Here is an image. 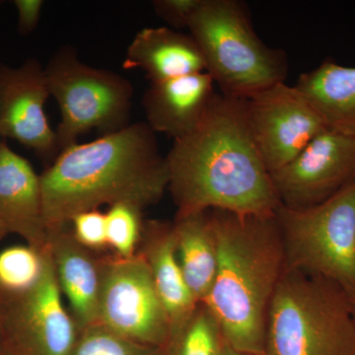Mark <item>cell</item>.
I'll use <instances>...</instances> for the list:
<instances>
[{"instance_id":"obj_1","label":"cell","mask_w":355,"mask_h":355,"mask_svg":"<svg viewBox=\"0 0 355 355\" xmlns=\"http://www.w3.org/2000/svg\"><path fill=\"white\" fill-rule=\"evenodd\" d=\"M176 216L209 210L273 216L280 205L248 125L244 100L216 94L197 128L166 156Z\"/></svg>"},{"instance_id":"obj_16","label":"cell","mask_w":355,"mask_h":355,"mask_svg":"<svg viewBox=\"0 0 355 355\" xmlns=\"http://www.w3.org/2000/svg\"><path fill=\"white\" fill-rule=\"evenodd\" d=\"M137 252L146 259L159 296L167 311L171 338L190 320L198 305L184 280L178 260L173 223L144 221Z\"/></svg>"},{"instance_id":"obj_23","label":"cell","mask_w":355,"mask_h":355,"mask_svg":"<svg viewBox=\"0 0 355 355\" xmlns=\"http://www.w3.org/2000/svg\"><path fill=\"white\" fill-rule=\"evenodd\" d=\"M71 355H166V352L163 347L135 342L97 323L79 331Z\"/></svg>"},{"instance_id":"obj_21","label":"cell","mask_w":355,"mask_h":355,"mask_svg":"<svg viewBox=\"0 0 355 355\" xmlns=\"http://www.w3.org/2000/svg\"><path fill=\"white\" fill-rule=\"evenodd\" d=\"M46 252L28 245L0 252V292L3 297L17 295L37 284L43 273Z\"/></svg>"},{"instance_id":"obj_19","label":"cell","mask_w":355,"mask_h":355,"mask_svg":"<svg viewBox=\"0 0 355 355\" xmlns=\"http://www.w3.org/2000/svg\"><path fill=\"white\" fill-rule=\"evenodd\" d=\"M173 226L178 260L184 280L200 304L209 295L218 265L216 234L209 212L176 216Z\"/></svg>"},{"instance_id":"obj_30","label":"cell","mask_w":355,"mask_h":355,"mask_svg":"<svg viewBox=\"0 0 355 355\" xmlns=\"http://www.w3.org/2000/svg\"><path fill=\"white\" fill-rule=\"evenodd\" d=\"M4 297L0 292V334H1L2 320H3Z\"/></svg>"},{"instance_id":"obj_29","label":"cell","mask_w":355,"mask_h":355,"mask_svg":"<svg viewBox=\"0 0 355 355\" xmlns=\"http://www.w3.org/2000/svg\"><path fill=\"white\" fill-rule=\"evenodd\" d=\"M347 295L349 299L350 309H352V315L355 320V289H347Z\"/></svg>"},{"instance_id":"obj_7","label":"cell","mask_w":355,"mask_h":355,"mask_svg":"<svg viewBox=\"0 0 355 355\" xmlns=\"http://www.w3.org/2000/svg\"><path fill=\"white\" fill-rule=\"evenodd\" d=\"M44 74L60 110L55 130L60 151L91 130L107 135L130 125L132 84L111 70L84 64L73 46L55 51Z\"/></svg>"},{"instance_id":"obj_12","label":"cell","mask_w":355,"mask_h":355,"mask_svg":"<svg viewBox=\"0 0 355 355\" xmlns=\"http://www.w3.org/2000/svg\"><path fill=\"white\" fill-rule=\"evenodd\" d=\"M49 97L44 67L37 58L18 67L0 62V137L19 142L46 166L60 153L44 112Z\"/></svg>"},{"instance_id":"obj_26","label":"cell","mask_w":355,"mask_h":355,"mask_svg":"<svg viewBox=\"0 0 355 355\" xmlns=\"http://www.w3.org/2000/svg\"><path fill=\"white\" fill-rule=\"evenodd\" d=\"M17 10V30L21 36L31 34L38 27L41 19L43 0H14Z\"/></svg>"},{"instance_id":"obj_5","label":"cell","mask_w":355,"mask_h":355,"mask_svg":"<svg viewBox=\"0 0 355 355\" xmlns=\"http://www.w3.org/2000/svg\"><path fill=\"white\" fill-rule=\"evenodd\" d=\"M188 29L222 95L246 100L286 83V53L261 41L244 2L202 0Z\"/></svg>"},{"instance_id":"obj_6","label":"cell","mask_w":355,"mask_h":355,"mask_svg":"<svg viewBox=\"0 0 355 355\" xmlns=\"http://www.w3.org/2000/svg\"><path fill=\"white\" fill-rule=\"evenodd\" d=\"M286 270L323 277L355 289V181L306 209L275 211Z\"/></svg>"},{"instance_id":"obj_18","label":"cell","mask_w":355,"mask_h":355,"mask_svg":"<svg viewBox=\"0 0 355 355\" xmlns=\"http://www.w3.org/2000/svg\"><path fill=\"white\" fill-rule=\"evenodd\" d=\"M304 95L328 130L355 139V67L331 58L298 77Z\"/></svg>"},{"instance_id":"obj_9","label":"cell","mask_w":355,"mask_h":355,"mask_svg":"<svg viewBox=\"0 0 355 355\" xmlns=\"http://www.w3.org/2000/svg\"><path fill=\"white\" fill-rule=\"evenodd\" d=\"M78 335L62 300L48 248L37 284L4 297L2 338L15 355H71Z\"/></svg>"},{"instance_id":"obj_25","label":"cell","mask_w":355,"mask_h":355,"mask_svg":"<svg viewBox=\"0 0 355 355\" xmlns=\"http://www.w3.org/2000/svg\"><path fill=\"white\" fill-rule=\"evenodd\" d=\"M202 0H154L156 15L175 29H184Z\"/></svg>"},{"instance_id":"obj_11","label":"cell","mask_w":355,"mask_h":355,"mask_svg":"<svg viewBox=\"0 0 355 355\" xmlns=\"http://www.w3.org/2000/svg\"><path fill=\"white\" fill-rule=\"evenodd\" d=\"M270 176L280 205H319L355 181V139L327 128Z\"/></svg>"},{"instance_id":"obj_13","label":"cell","mask_w":355,"mask_h":355,"mask_svg":"<svg viewBox=\"0 0 355 355\" xmlns=\"http://www.w3.org/2000/svg\"><path fill=\"white\" fill-rule=\"evenodd\" d=\"M0 223L40 252L48 248L41 180L31 163L6 141L0 146Z\"/></svg>"},{"instance_id":"obj_17","label":"cell","mask_w":355,"mask_h":355,"mask_svg":"<svg viewBox=\"0 0 355 355\" xmlns=\"http://www.w3.org/2000/svg\"><path fill=\"white\" fill-rule=\"evenodd\" d=\"M123 67L144 70L151 83L207 71L195 39L166 27L140 30L128 46Z\"/></svg>"},{"instance_id":"obj_15","label":"cell","mask_w":355,"mask_h":355,"mask_svg":"<svg viewBox=\"0 0 355 355\" xmlns=\"http://www.w3.org/2000/svg\"><path fill=\"white\" fill-rule=\"evenodd\" d=\"M214 84L207 71L151 83L142 99L147 125L174 140L189 135L216 95Z\"/></svg>"},{"instance_id":"obj_27","label":"cell","mask_w":355,"mask_h":355,"mask_svg":"<svg viewBox=\"0 0 355 355\" xmlns=\"http://www.w3.org/2000/svg\"><path fill=\"white\" fill-rule=\"evenodd\" d=\"M219 355H257L252 354H247V352H240V350H237L233 349L232 347L228 345L227 343L224 340L223 345H222L220 354Z\"/></svg>"},{"instance_id":"obj_3","label":"cell","mask_w":355,"mask_h":355,"mask_svg":"<svg viewBox=\"0 0 355 355\" xmlns=\"http://www.w3.org/2000/svg\"><path fill=\"white\" fill-rule=\"evenodd\" d=\"M209 212L218 265L216 279L202 304L216 318L230 347L247 354L266 355L268 310L286 270L275 214Z\"/></svg>"},{"instance_id":"obj_28","label":"cell","mask_w":355,"mask_h":355,"mask_svg":"<svg viewBox=\"0 0 355 355\" xmlns=\"http://www.w3.org/2000/svg\"><path fill=\"white\" fill-rule=\"evenodd\" d=\"M0 355H15L10 347L7 345L6 340L2 338L1 334H0Z\"/></svg>"},{"instance_id":"obj_8","label":"cell","mask_w":355,"mask_h":355,"mask_svg":"<svg viewBox=\"0 0 355 355\" xmlns=\"http://www.w3.org/2000/svg\"><path fill=\"white\" fill-rule=\"evenodd\" d=\"M98 324L135 342L167 347L169 317L139 252L127 259L101 254Z\"/></svg>"},{"instance_id":"obj_2","label":"cell","mask_w":355,"mask_h":355,"mask_svg":"<svg viewBox=\"0 0 355 355\" xmlns=\"http://www.w3.org/2000/svg\"><path fill=\"white\" fill-rule=\"evenodd\" d=\"M48 229L69 225L80 212L127 202L141 209L169 186L167 159L146 123L62 149L40 175Z\"/></svg>"},{"instance_id":"obj_4","label":"cell","mask_w":355,"mask_h":355,"mask_svg":"<svg viewBox=\"0 0 355 355\" xmlns=\"http://www.w3.org/2000/svg\"><path fill=\"white\" fill-rule=\"evenodd\" d=\"M266 355H355V320L345 289L284 270L268 310Z\"/></svg>"},{"instance_id":"obj_22","label":"cell","mask_w":355,"mask_h":355,"mask_svg":"<svg viewBox=\"0 0 355 355\" xmlns=\"http://www.w3.org/2000/svg\"><path fill=\"white\" fill-rule=\"evenodd\" d=\"M142 210L127 202L110 205L106 216L107 240L113 254L121 258H132L139 251L141 240Z\"/></svg>"},{"instance_id":"obj_24","label":"cell","mask_w":355,"mask_h":355,"mask_svg":"<svg viewBox=\"0 0 355 355\" xmlns=\"http://www.w3.org/2000/svg\"><path fill=\"white\" fill-rule=\"evenodd\" d=\"M77 241L95 253H101L108 247L106 216L99 209L76 214L70 222Z\"/></svg>"},{"instance_id":"obj_20","label":"cell","mask_w":355,"mask_h":355,"mask_svg":"<svg viewBox=\"0 0 355 355\" xmlns=\"http://www.w3.org/2000/svg\"><path fill=\"white\" fill-rule=\"evenodd\" d=\"M224 338L220 327L202 303L183 328L170 338L166 355H219Z\"/></svg>"},{"instance_id":"obj_31","label":"cell","mask_w":355,"mask_h":355,"mask_svg":"<svg viewBox=\"0 0 355 355\" xmlns=\"http://www.w3.org/2000/svg\"><path fill=\"white\" fill-rule=\"evenodd\" d=\"M2 141H3V140L0 137V146H1ZM7 235L8 234H7L6 229H4L2 224L0 223V241H1L2 239H4Z\"/></svg>"},{"instance_id":"obj_10","label":"cell","mask_w":355,"mask_h":355,"mask_svg":"<svg viewBox=\"0 0 355 355\" xmlns=\"http://www.w3.org/2000/svg\"><path fill=\"white\" fill-rule=\"evenodd\" d=\"M244 101L248 125L270 173L291 162L327 130L295 85L277 83Z\"/></svg>"},{"instance_id":"obj_14","label":"cell","mask_w":355,"mask_h":355,"mask_svg":"<svg viewBox=\"0 0 355 355\" xmlns=\"http://www.w3.org/2000/svg\"><path fill=\"white\" fill-rule=\"evenodd\" d=\"M48 248L58 286L79 331L97 324L101 254L77 241L70 224L49 229Z\"/></svg>"}]
</instances>
